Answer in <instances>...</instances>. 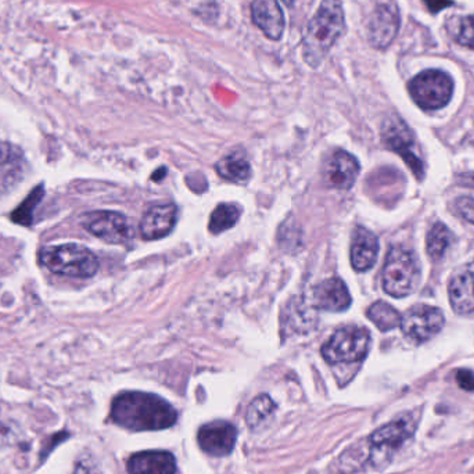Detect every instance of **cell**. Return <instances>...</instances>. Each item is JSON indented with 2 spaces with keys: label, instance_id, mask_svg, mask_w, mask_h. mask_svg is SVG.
<instances>
[{
  "label": "cell",
  "instance_id": "obj_1",
  "mask_svg": "<svg viewBox=\"0 0 474 474\" xmlns=\"http://www.w3.org/2000/svg\"><path fill=\"white\" fill-rule=\"evenodd\" d=\"M111 419L131 431H157L174 426L178 415L171 404L159 395L128 392L112 401Z\"/></svg>",
  "mask_w": 474,
  "mask_h": 474
},
{
  "label": "cell",
  "instance_id": "obj_2",
  "mask_svg": "<svg viewBox=\"0 0 474 474\" xmlns=\"http://www.w3.org/2000/svg\"><path fill=\"white\" fill-rule=\"evenodd\" d=\"M345 20L342 0H322L315 15L306 25L303 38V54L311 67H319L332 47L344 34Z\"/></svg>",
  "mask_w": 474,
  "mask_h": 474
},
{
  "label": "cell",
  "instance_id": "obj_3",
  "mask_svg": "<svg viewBox=\"0 0 474 474\" xmlns=\"http://www.w3.org/2000/svg\"><path fill=\"white\" fill-rule=\"evenodd\" d=\"M419 282L421 266L416 254L402 246L390 248L382 275L384 292L395 298L407 297L418 289Z\"/></svg>",
  "mask_w": 474,
  "mask_h": 474
},
{
  "label": "cell",
  "instance_id": "obj_4",
  "mask_svg": "<svg viewBox=\"0 0 474 474\" xmlns=\"http://www.w3.org/2000/svg\"><path fill=\"white\" fill-rule=\"evenodd\" d=\"M42 266L53 274L70 277H92L99 269V261L88 248L74 243L47 246L39 253Z\"/></svg>",
  "mask_w": 474,
  "mask_h": 474
},
{
  "label": "cell",
  "instance_id": "obj_5",
  "mask_svg": "<svg viewBox=\"0 0 474 474\" xmlns=\"http://www.w3.org/2000/svg\"><path fill=\"white\" fill-rule=\"evenodd\" d=\"M416 421L404 415L377 429L368 439V458L373 465L386 462L415 433Z\"/></svg>",
  "mask_w": 474,
  "mask_h": 474
},
{
  "label": "cell",
  "instance_id": "obj_6",
  "mask_svg": "<svg viewBox=\"0 0 474 474\" xmlns=\"http://www.w3.org/2000/svg\"><path fill=\"white\" fill-rule=\"evenodd\" d=\"M371 334L363 327L348 326L337 330L322 347V355L332 365L360 363L368 355Z\"/></svg>",
  "mask_w": 474,
  "mask_h": 474
},
{
  "label": "cell",
  "instance_id": "obj_7",
  "mask_svg": "<svg viewBox=\"0 0 474 474\" xmlns=\"http://www.w3.org/2000/svg\"><path fill=\"white\" fill-rule=\"evenodd\" d=\"M454 82L440 70L423 71L410 82L411 98L423 110H439L451 101Z\"/></svg>",
  "mask_w": 474,
  "mask_h": 474
},
{
  "label": "cell",
  "instance_id": "obj_8",
  "mask_svg": "<svg viewBox=\"0 0 474 474\" xmlns=\"http://www.w3.org/2000/svg\"><path fill=\"white\" fill-rule=\"evenodd\" d=\"M382 136H383L384 143L407 162L416 179H423L426 167H424L423 159L416 145L415 136L408 125L401 118H389L384 122Z\"/></svg>",
  "mask_w": 474,
  "mask_h": 474
},
{
  "label": "cell",
  "instance_id": "obj_9",
  "mask_svg": "<svg viewBox=\"0 0 474 474\" xmlns=\"http://www.w3.org/2000/svg\"><path fill=\"white\" fill-rule=\"evenodd\" d=\"M83 229L111 245H125L132 239V227L127 217L114 211H93L80 219Z\"/></svg>",
  "mask_w": 474,
  "mask_h": 474
},
{
  "label": "cell",
  "instance_id": "obj_10",
  "mask_svg": "<svg viewBox=\"0 0 474 474\" xmlns=\"http://www.w3.org/2000/svg\"><path fill=\"white\" fill-rule=\"evenodd\" d=\"M445 318L436 306L415 305L401 318L402 334L415 343H424L441 332Z\"/></svg>",
  "mask_w": 474,
  "mask_h": 474
},
{
  "label": "cell",
  "instance_id": "obj_11",
  "mask_svg": "<svg viewBox=\"0 0 474 474\" xmlns=\"http://www.w3.org/2000/svg\"><path fill=\"white\" fill-rule=\"evenodd\" d=\"M400 30V13L392 2L377 5L368 24V38L376 49H386Z\"/></svg>",
  "mask_w": 474,
  "mask_h": 474
},
{
  "label": "cell",
  "instance_id": "obj_12",
  "mask_svg": "<svg viewBox=\"0 0 474 474\" xmlns=\"http://www.w3.org/2000/svg\"><path fill=\"white\" fill-rule=\"evenodd\" d=\"M237 430L229 421H216L201 426L198 434V445L211 457H227L233 451Z\"/></svg>",
  "mask_w": 474,
  "mask_h": 474
},
{
  "label": "cell",
  "instance_id": "obj_13",
  "mask_svg": "<svg viewBox=\"0 0 474 474\" xmlns=\"http://www.w3.org/2000/svg\"><path fill=\"white\" fill-rule=\"evenodd\" d=\"M360 175V162L353 154L337 150L324 165V177L327 185L340 190H348L357 182Z\"/></svg>",
  "mask_w": 474,
  "mask_h": 474
},
{
  "label": "cell",
  "instance_id": "obj_14",
  "mask_svg": "<svg viewBox=\"0 0 474 474\" xmlns=\"http://www.w3.org/2000/svg\"><path fill=\"white\" fill-rule=\"evenodd\" d=\"M27 159L17 146L0 141V192H7L24 179Z\"/></svg>",
  "mask_w": 474,
  "mask_h": 474
},
{
  "label": "cell",
  "instance_id": "obj_15",
  "mask_svg": "<svg viewBox=\"0 0 474 474\" xmlns=\"http://www.w3.org/2000/svg\"><path fill=\"white\" fill-rule=\"evenodd\" d=\"M351 301L350 292L339 277H330L314 290V305L327 313H343L350 308Z\"/></svg>",
  "mask_w": 474,
  "mask_h": 474
},
{
  "label": "cell",
  "instance_id": "obj_16",
  "mask_svg": "<svg viewBox=\"0 0 474 474\" xmlns=\"http://www.w3.org/2000/svg\"><path fill=\"white\" fill-rule=\"evenodd\" d=\"M178 209L174 204H157L150 207L140 222V235L145 240L165 237L177 224Z\"/></svg>",
  "mask_w": 474,
  "mask_h": 474
},
{
  "label": "cell",
  "instance_id": "obj_17",
  "mask_svg": "<svg viewBox=\"0 0 474 474\" xmlns=\"http://www.w3.org/2000/svg\"><path fill=\"white\" fill-rule=\"evenodd\" d=\"M251 17L266 38L279 41L285 31V15L280 9L279 0H253Z\"/></svg>",
  "mask_w": 474,
  "mask_h": 474
},
{
  "label": "cell",
  "instance_id": "obj_18",
  "mask_svg": "<svg viewBox=\"0 0 474 474\" xmlns=\"http://www.w3.org/2000/svg\"><path fill=\"white\" fill-rule=\"evenodd\" d=\"M448 297L455 313H474V263L459 269L451 277Z\"/></svg>",
  "mask_w": 474,
  "mask_h": 474
},
{
  "label": "cell",
  "instance_id": "obj_19",
  "mask_svg": "<svg viewBox=\"0 0 474 474\" xmlns=\"http://www.w3.org/2000/svg\"><path fill=\"white\" fill-rule=\"evenodd\" d=\"M377 254H379V240L376 235L366 227H355L353 243H351L353 268L358 272L369 271L376 264Z\"/></svg>",
  "mask_w": 474,
  "mask_h": 474
},
{
  "label": "cell",
  "instance_id": "obj_20",
  "mask_svg": "<svg viewBox=\"0 0 474 474\" xmlns=\"http://www.w3.org/2000/svg\"><path fill=\"white\" fill-rule=\"evenodd\" d=\"M130 474H175L177 462L167 451H146L133 455L128 460Z\"/></svg>",
  "mask_w": 474,
  "mask_h": 474
},
{
  "label": "cell",
  "instance_id": "obj_21",
  "mask_svg": "<svg viewBox=\"0 0 474 474\" xmlns=\"http://www.w3.org/2000/svg\"><path fill=\"white\" fill-rule=\"evenodd\" d=\"M216 169L219 177L230 180V182L245 183L251 177L250 164L239 154H230V156L219 160Z\"/></svg>",
  "mask_w": 474,
  "mask_h": 474
},
{
  "label": "cell",
  "instance_id": "obj_22",
  "mask_svg": "<svg viewBox=\"0 0 474 474\" xmlns=\"http://www.w3.org/2000/svg\"><path fill=\"white\" fill-rule=\"evenodd\" d=\"M452 232L448 229L441 222H437L429 229L428 237H426V248H428L429 256L434 261H439L447 253L448 248L452 243Z\"/></svg>",
  "mask_w": 474,
  "mask_h": 474
},
{
  "label": "cell",
  "instance_id": "obj_23",
  "mask_svg": "<svg viewBox=\"0 0 474 474\" xmlns=\"http://www.w3.org/2000/svg\"><path fill=\"white\" fill-rule=\"evenodd\" d=\"M368 318L376 324L382 332H389V330L395 329L401 326V318L394 306L384 301H377L368 310Z\"/></svg>",
  "mask_w": 474,
  "mask_h": 474
},
{
  "label": "cell",
  "instance_id": "obj_24",
  "mask_svg": "<svg viewBox=\"0 0 474 474\" xmlns=\"http://www.w3.org/2000/svg\"><path fill=\"white\" fill-rule=\"evenodd\" d=\"M447 30L457 44L474 49V15L450 18Z\"/></svg>",
  "mask_w": 474,
  "mask_h": 474
},
{
  "label": "cell",
  "instance_id": "obj_25",
  "mask_svg": "<svg viewBox=\"0 0 474 474\" xmlns=\"http://www.w3.org/2000/svg\"><path fill=\"white\" fill-rule=\"evenodd\" d=\"M240 211L233 204H219L209 218V232L214 235L225 232L235 227L236 222L239 221Z\"/></svg>",
  "mask_w": 474,
  "mask_h": 474
},
{
  "label": "cell",
  "instance_id": "obj_26",
  "mask_svg": "<svg viewBox=\"0 0 474 474\" xmlns=\"http://www.w3.org/2000/svg\"><path fill=\"white\" fill-rule=\"evenodd\" d=\"M275 410L276 405L268 395H258L248 407L246 421L251 429L259 428L275 412Z\"/></svg>",
  "mask_w": 474,
  "mask_h": 474
},
{
  "label": "cell",
  "instance_id": "obj_27",
  "mask_svg": "<svg viewBox=\"0 0 474 474\" xmlns=\"http://www.w3.org/2000/svg\"><path fill=\"white\" fill-rule=\"evenodd\" d=\"M42 196H44V190H42V185L31 192V195L28 196L24 203L15 209L12 214L13 221L17 222L21 225H31L34 218V209L38 206L39 201H41Z\"/></svg>",
  "mask_w": 474,
  "mask_h": 474
},
{
  "label": "cell",
  "instance_id": "obj_28",
  "mask_svg": "<svg viewBox=\"0 0 474 474\" xmlns=\"http://www.w3.org/2000/svg\"><path fill=\"white\" fill-rule=\"evenodd\" d=\"M455 209L465 221L474 224V198H460L455 201Z\"/></svg>",
  "mask_w": 474,
  "mask_h": 474
},
{
  "label": "cell",
  "instance_id": "obj_29",
  "mask_svg": "<svg viewBox=\"0 0 474 474\" xmlns=\"http://www.w3.org/2000/svg\"><path fill=\"white\" fill-rule=\"evenodd\" d=\"M457 377V383L459 384L460 389L466 392H474V372L469 369H460L455 374Z\"/></svg>",
  "mask_w": 474,
  "mask_h": 474
},
{
  "label": "cell",
  "instance_id": "obj_30",
  "mask_svg": "<svg viewBox=\"0 0 474 474\" xmlns=\"http://www.w3.org/2000/svg\"><path fill=\"white\" fill-rule=\"evenodd\" d=\"M424 2L428 5L430 12L433 13L440 12V10L444 9L445 6L452 5V2H450V0H424Z\"/></svg>",
  "mask_w": 474,
  "mask_h": 474
},
{
  "label": "cell",
  "instance_id": "obj_31",
  "mask_svg": "<svg viewBox=\"0 0 474 474\" xmlns=\"http://www.w3.org/2000/svg\"><path fill=\"white\" fill-rule=\"evenodd\" d=\"M74 474H98L93 470L92 466H89L88 463H80V465L75 468Z\"/></svg>",
  "mask_w": 474,
  "mask_h": 474
},
{
  "label": "cell",
  "instance_id": "obj_32",
  "mask_svg": "<svg viewBox=\"0 0 474 474\" xmlns=\"http://www.w3.org/2000/svg\"><path fill=\"white\" fill-rule=\"evenodd\" d=\"M282 2H285V4L289 5L290 6V5L295 4V0H282Z\"/></svg>",
  "mask_w": 474,
  "mask_h": 474
}]
</instances>
